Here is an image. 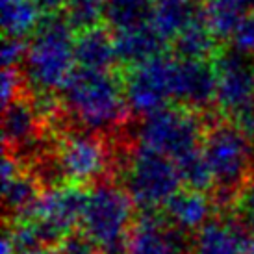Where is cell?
<instances>
[{"mask_svg": "<svg viewBox=\"0 0 254 254\" xmlns=\"http://www.w3.org/2000/svg\"><path fill=\"white\" fill-rule=\"evenodd\" d=\"M249 0H202L200 19L217 41H228L249 13Z\"/></svg>", "mask_w": 254, "mask_h": 254, "instance_id": "d6986e66", "label": "cell"}, {"mask_svg": "<svg viewBox=\"0 0 254 254\" xmlns=\"http://www.w3.org/2000/svg\"><path fill=\"white\" fill-rule=\"evenodd\" d=\"M160 212H141L135 221L127 254H188L190 243Z\"/></svg>", "mask_w": 254, "mask_h": 254, "instance_id": "8fae6325", "label": "cell"}, {"mask_svg": "<svg viewBox=\"0 0 254 254\" xmlns=\"http://www.w3.org/2000/svg\"><path fill=\"white\" fill-rule=\"evenodd\" d=\"M113 43H115L117 62L127 67L145 64L148 60L160 56L165 47V41L156 34V30L150 24L117 32L113 36Z\"/></svg>", "mask_w": 254, "mask_h": 254, "instance_id": "e0dca14e", "label": "cell"}, {"mask_svg": "<svg viewBox=\"0 0 254 254\" xmlns=\"http://www.w3.org/2000/svg\"><path fill=\"white\" fill-rule=\"evenodd\" d=\"M43 121L39 119L36 108L32 104V100L17 99L15 102L7 104L4 108V150L15 152L28 148L37 141V135L41 130Z\"/></svg>", "mask_w": 254, "mask_h": 254, "instance_id": "9a60e30c", "label": "cell"}, {"mask_svg": "<svg viewBox=\"0 0 254 254\" xmlns=\"http://www.w3.org/2000/svg\"><path fill=\"white\" fill-rule=\"evenodd\" d=\"M60 254H100L82 238V236H69L62 243Z\"/></svg>", "mask_w": 254, "mask_h": 254, "instance_id": "f546056e", "label": "cell"}, {"mask_svg": "<svg viewBox=\"0 0 254 254\" xmlns=\"http://www.w3.org/2000/svg\"><path fill=\"white\" fill-rule=\"evenodd\" d=\"M87 191L76 184H56L41 191L28 212L15 219H24L34 226L43 245H54L72 236L74 226H80Z\"/></svg>", "mask_w": 254, "mask_h": 254, "instance_id": "52a82bcc", "label": "cell"}, {"mask_svg": "<svg viewBox=\"0 0 254 254\" xmlns=\"http://www.w3.org/2000/svg\"><path fill=\"white\" fill-rule=\"evenodd\" d=\"M175 71L177 60L163 54L128 67L123 78L128 108L145 117L169 106V100H175Z\"/></svg>", "mask_w": 254, "mask_h": 254, "instance_id": "9c48e42d", "label": "cell"}, {"mask_svg": "<svg viewBox=\"0 0 254 254\" xmlns=\"http://www.w3.org/2000/svg\"><path fill=\"white\" fill-rule=\"evenodd\" d=\"M217 97V72L208 62L177 60L175 100L190 110H206Z\"/></svg>", "mask_w": 254, "mask_h": 254, "instance_id": "7c38bea8", "label": "cell"}, {"mask_svg": "<svg viewBox=\"0 0 254 254\" xmlns=\"http://www.w3.org/2000/svg\"><path fill=\"white\" fill-rule=\"evenodd\" d=\"M64 9L74 32L97 28L104 21V0H69Z\"/></svg>", "mask_w": 254, "mask_h": 254, "instance_id": "d4e9b609", "label": "cell"}, {"mask_svg": "<svg viewBox=\"0 0 254 254\" xmlns=\"http://www.w3.org/2000/svg\"><path fill=\"white\" fill-rule=\"evenodd\" d=\"M28 54V45L22 39H15V37H6L2 43V65L4 67H19L21 64H24Z\"/></svg>", "mask_w": 254, "mask_h": 254, "instance_id": "f1b7e54d", "label": "cell"}, {"mask_svg": "<svg viewBox=\"0 0 254 254\" xmlns=\"http://www.w3.org/2000/svg\"><path fill=\"white\" fill-rule=\"evenodd\" d=\"M217 72L215 104L228 117H238L254 100V62L238 50L228 49L213 58Z\"/></svg>", "mask_w": 254, "mask_h": 254, "instance_id": "30bf717a", "label": "cell"}, {"mask_svg": "<svg viewBox=\"0 0 254 254\" xmlns=\"http://www.w3.org/2000/svg\"><path fill=\"white\" fill-rule=\"evenodd\" d=\"M135 208L123 186L102 180L87 191L80 236L100 254H127L135 226Z\"/></svg>", "mask_w": 254, "mask_h": 254, "instance_id": "7a4b0ae2", "label": "cell"}, {"mask_svg": "<svg viewBox=\"0 0 254 254\" xmlns=\"http://www.w3.org/2000/svg\"><path fill=\"white\" fill-rule=\"evenodd\" d=\"M213 208L215 202L210 197V193L182 188L163 206L162 215L182 234L197 236L212 221Z\"/></svg>", "mask_w": 254, "mask_h": 254, "instance_id": "4fadbf2b", "label": "cell"}, {"mask_svg": "<svg viewBox=\"0 0 254 254\" xmlns=\"http://www.w3.org/2000/svg\"><path fill=\"white\" fill-rule=\"evenodd\" d=\"M67 2H69V0H37V4H39L43 11H47V13H56L62 7L67 6Z\"/></svg>", "mask_w": 254, "mask_h": 254, "instance_id": "1f68e13d", "label": "cell"}, {"mask_svg": "<svg viewBox=\"0 0 254 254\" xmlns=\"http://www.w3.org/2000/svg\"><path fill=\"white\" fill-rule=\"evenodd\" d=\"M202 150L213 177L219 202L236 200L254 175V145L238 125L215 123L206 128Z\"/></svg>", "mask_w": 254, "mask_h": 254, "instance_id": "277c9868", "label": "cell"}, {"mask_svg": "<svg viewBox=\"0 0 254 254\" xmlns=\"http://www.w3.org/2000/svg\"><path fill=\"white\" fill-rule=\"evenodd\" d=\"M232 49L245 54V56H254V9L249 11L243 21L238 24L236 32L230 37Z\"/></svg>", "mask_w": 254, "mask_h": 254, "instance_id": "4316f807", "label": "cell"}, {"mask_svg": "<svg viewBox=\"0 0 254 254\" xmlns=\"http://www.w3.org/2000/svg\"><path fill=\"white\" fill-rule=\"evenodd\" d=\"M206 128L195 110L165 106L145 115L137 127V143L177 162L178 158L202 147Z\"/></svg>", "mask_w": 254, "mask_h": 254, "instance_id": "8992f818", "label": "cell"}, {"mask_svg": "<svg viewBox=\"0 0 254 254\" xmlns=\"http://www.w3.org/2000/svg\"><path fill=\"white\" fill-rule=\"evenodd\" d=\"M251 58H253V62H254V56H251Z\"/></svg>", "mask_w": 254, "mask_h": 254, "instance_id": "d590c367", "label": "cell"}, {"mask_svg": "<svg viewBox=\"0 0 254 254\" xmlns=\"http://www.w3.org/2000/svg\"><path fill=\"white\" fill-rule=\"evenodd\" d=\"M2 195H4L6 212L11 213L13 219L21 217L34 206V202L41 195L39 178L22 167L13 177L2 180Z\"/></svg>", "mask_w": 254, "mask_h": 254, "instance_id": "603a6c76", "label": "cell"}, {"mask_svg": "<svg viewBox=\"0 0 254 254\" xmlns=\"http://www.w3.org/2000/svg\"><path fill=\"white\" fill-rule=\"evenodd\" d=\"M4 36L24 39L36 34L43 21V9L37 0H0Z\"/></svg>", "mask_w": 254, "mask_h": 254, "instance_id": "44dd1931", "label": "cell"}, {"mask_svg": "<svg viewBox=\"0 0 254 254\" xmlns=\"http://www.w3.org/2000/svg\"><path fill=\"white\" fill-rule=\"evenodd\" d=\"M249 254H254V240L249 241Z\"/></svg>", "mask_w": 254, "mask_h": 254, "instance_id": "836d02e7", "label": "cell"}, {"mask_svg": "<svg viewBox=\"0 0 254 254\" xmlns=\"http://www.w3.org/2000/svg\"><path fill=\"white\" fill-rule=\"evenodd\" d=\"M236 125H238L249 137L254 139V100L245 112H241L240 115L236 117Z\"/></svg>", "mask_w": 254, "mask_h": 254, "instance_id": "4dcf8cb0", "label": "cell"}, {"mask_svg": "<svg viewBox=\"0 0 254 254\" xmlns=\"http://www.w3.org/2000/svg\"><path fill=\"white\" fill-rule=\"evenodd\" d=\"M74 30L60 11L47 13L32 36L24 78L36 93L62 91L74 74Z\"/></svg>", "mask_w": 254, "mask_h": 254, "instance_id": "3957f363", "label": "cell"}, {"mask_svg": "<svg viewBox=\"0 0 254 254\" xmlns=\"http://www.w3.org/2000/svg\"><path fill=\"white\" fill-rule=\"evenodd\" d=\"M156 0H104V22L115 32L141 28L152 21Z\"/></svg>", "mask_w": 254, "mask_h": 254, "instance_id": "7402d4cb", "label": "cell"}, {"mask_svg": "<svg viewBox=\"0 0 254 254\" xmlns=\"http://www.w3.org/2000/svg\"><path fill=\"white\" fill-rule=\"evenodd\" d=\"M247 228L236 219H212L195 236L190 254H249Z\"/></svg>", "mask_w": 254, "mask_h": 254, "instance_id": "5bb4252c", "label": "cell"}, {"mask_svg": "<svg viewBox=\"0 0 254 254\" xmlns=\"http://www.w3.org/2000/svg\"><path fill=\"white\" fill-rule=\"evenodd\" d=\"M121 177V186L141 212H162L184 186L175 160L139 143L125 156Z\"/></svg>", "mask_w": 254, "mask_h": 254, "instance_id": "5b68a950", "label": "cell"}, {"mask_svg": "<svg viewBox=\"0 0 254 254\" xmlns=\"http://www.w3.org/2000/svg\"><path fill=\"white\" fill-rule=\"evenodd\" d=\"M74 58L80 69L110 71L117 62L113 36L102 26L78 32L74 39Z\"/></svg>", "mask_w": 254, "mask_h": 254, "instance_id": "2e32d148", "label": "cell"}, {"mask_svg": "<svg viewBox=\"0 0 254 254\" xmlns=\"http://www.w3.org/2000/svg\"><path fill=\"white\" fill-rule=\"evenodd\" d=\"M17 254H60V249L56 251L52 245H39V247H32V249L19 251Z\"/></svg>", "mask_w": 254, "mask_h": 254, "instance_id": "d6a6232c", "label": "cell"}, {"mask_svg": "<svg viewBox=\"0 0 254 254\" xmlns=\"http://www.w3.org/2000/svg\"><path fill=\"white\" fill-rule=\"evenodd\" d=\"M24 72L19 71V67H4L2 76H0V97L4 108L7 104L21 99L22 87H24Z\"/></svg>", "mask_w": 254, "mask_h": 254, "instance_id": "484cf974", "label": "cell"}, {"mask_svg": "<svg viewBox=\"0 0 254 254\" xmlns=\"http://www.w3.org/2000/svg\"><path fill=\"white\" fill-rule=\"evenodd\" d=\"M173 52L177 60L184 62H208L217 56L221 50L215 36L198 17L177 36L173 41Z\"/></svg>", "mask_w": 254, "mask_h": 254, "instance_id": "ffe728a7", "label": "cell"}, {"mask_svg": "<svg viewBox=\"0 0 254 254\" xmlns=\"http://www.w3.org/2000/svg\"><path fill=\"white\" fill-rule=\"evenodd\" d=\"M234 202H236L238 221L247 230H253L254 232V175L245 184V188L240 191V195L236 197Z\"/></svg>", "mask_w": 254, "mask_h": 254, "instance_id": "83f0119b", "label": "cell"}, {"mask_svg": "<svg viewBox=\"0 0 254 254\" xmlns=\"http://www.w3.org/2000/svg\"><path fill=\"white\" fill-rule=\"evenodd\" d=\"M62 102L80 127L97 134L119 128L130 110L123 80L110 71H74Z\"/></svg>", "mask_w": 254, "mask_h": 254, "instance_id": "6da1fadb", "label": "cell"}, {"mask_svg": "<svg viewBox=\"0 0 254 254\" xmlns=\"http://www.w3.org/2000/svg\"><path fill=\"white\" fill-rule=\"evenodd\" d=\"M200 17L197 0H156L150 26L163 41H175L177 36Z\"/></svg>", "mask_w": 254, "mask_h": 254, "instance_id": "ac0fdd59", "label": "cell"}, {"mask_svg": "<svg viewBox=\"0 0 254 254\" xmlns=\"http://www.w3.org/2000/svg\"><path fill=\"white\" fill-rule=\"evenodd\" d=\"M249 4H251V6H254V0H249Z\"/></svg>", "mask_w": 254, "mask_h": 254, "instance_id": "e575fe53", "label": "cell"}, {"mask_svg": "<svg viewBox=\"0 0 254 254\" xmlns=\"http://www.w3.org/2000/svg\"><path fill=\"white\" fill-rule=\"evenodd\" d=\"M110 165V148L97 132H67L60 137L54 148L52 167L64 184H99L108 175Z\"/></svg>", "mask_w": 254, "mask_h": 254, "instance_id": "ba28073f", "label": "cell"}, {"mask_svg": "<svg viewBox=\"0 0 254 254\" xmlns=\"http://www.w3.org/2000/svg\"><path fill=\"white\" fill-rule=\"evenodd\" d=\"M177 167L180 171V178H182L184 188L197 191H212L213 190V177L208 160L204 156L202 147L191 150L188 154L177 160Z\"/></svg>", "mask_w": 254, "mask_h": 254, "instance_id": "cb8c5ba5", "label": "cell"}]
</instances>
